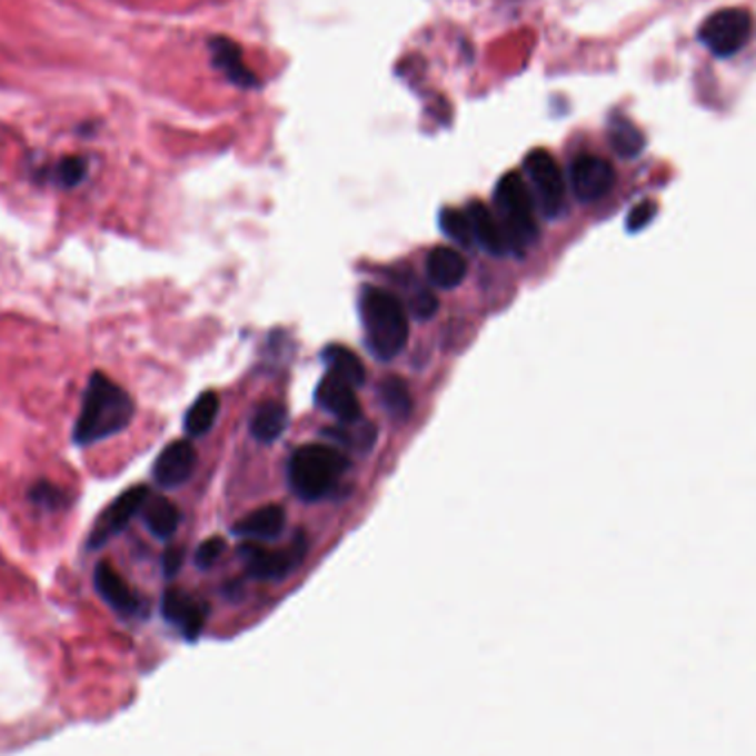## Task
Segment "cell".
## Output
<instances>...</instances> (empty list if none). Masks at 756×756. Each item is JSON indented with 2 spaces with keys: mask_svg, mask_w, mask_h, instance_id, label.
<instances>
[{
  "mask_svg": "<svg viewBox=\"0 0 756 756\" xmlns=\"http://www.w3.org/2000/svg\"><path fill=\"white\" fill-rule=\"evenodd\" d=\"M136 416L131 394L116 380L93 372L87 382L78 418L73 422L71 442L76 447H91L122 434Z\"/></svg>",
  "mask_w": 756,
  "mask_h": 756,
  "instance_id": "cell-1",
  "label": "cell"
},
{
  "mask_svg": "<svg viewBox=\"0 0 756 756\" xmlns=\"http://www.w3.org/2000/svg\"><path fill=\"white\" fill-rule=\"evenodd\" d=\"M361 319L368 350L378 361L398 357L409 339V321L400 301L378 288H366L361 295Z\"/></svg>",
  "mask_w": 756,
  "mask_h": 756,
  "instance_id": "cell-2",
  "label": "cell"
},
{
  "mask_svg": "<svg viewBox=\"0 0 756 756\" xmlns=\"http://www.w3.org/2000/svg\"><path fill=\"white\" fill-rule=\"evenodd\" d=\"M348 467L350 460L337 447L306 445L290 458L288 480L301 500L317 503L337 487Z\"/></svg>",
  "mask_w": 756,
  "mask_h": 756,
  "instance_id": "cell-3",
  "label": "cell"
},
{
  "mask_svg": "<svg viewBox=\"0 0 756 756\" xmlns=\"http://www.w3.org/2000/svg\"><path fill=\"white\" fill-rule=\"evenodd\" d=\"M496 215L507 232L511 252H525L529 243L538 237V221H536V206L534 195L523 180L520 173H507L498 182L496 192Z\"/></svg>",
  "mask_w": 756,
  "mask_h": 756,
  "instance_id": "cell-4",
  "label": "cell"
},
{
  "mask_svg": "<svg viewBox=\"0 0 756 756\" xmlns=\"http://www.w3.org/2000/svg\"><path fill=\"white\" fill-rule=\"evenodd\" d=\"M755 36V18L748 9L726 7L713 11L697 29L699 42L717 58H733Z\"/></svg>",
  "mask_w": 756,
  "mask_h": 756,
  "instance_id": "cell-5",
  "label": "cell"
},
{
  "mask_svg": "<svg viewBox=\"0 0 756 756\" xmlns=\"http://www.w3.org/2000/svg\"><path fill=\"white\" fill-rule=\"evenodd\" d=\"M525 171L529 176V182L534 187L543 212L551 219L560 217L567 203V182L556 158L545 149H536L527 156Z\"/></svg>",
  "mask_w": 756,
  "mask_h": 756,
  "instance_id": "cell-6",
  "label": "cell"
},
{
  "mask_svg": "<svg viewBox=\"0 0 756 756\" xmlns=\"http://www.w3.org/2000/svg\"><path fill=\"white\" fill-rule=\"evenodd\" d=\"M149 498H151V491L145 485L131 487L122 496H118L93 523L89 538H87V547L91 551H98L105 545H109L116 536H120L131 525V520L142 511Z\"/></svg>",
  "mask_w": 756,
  "mask_h": 756,
  "instance_id": "cell-7",
  "label": "cell"
},
{
  "mask_svg": "<svg viewBox=\"0 0 756 756\" xmlns=\"http://www.w3.org/2000/svg\"><path fill=\"white\" fill-rule=\"evenodd\" d=\"M239 554H241L246 567L250 570V575H255L259 579H279V577L288 575L292 568L304 560L306 538H304V534H297L292 545H288L284 549H266L259 543L248 540L246 545H241Z\"/></svg>",
  "mask_w": 756,
  "mask_h": 756,
  "instance_id": "cell-8",
  "label": "cell"
},
{
  "mask_svg": "<svg viewBox=\"0 0 756 756\" xmlns=\"http://www.w3.org/2000/svg\"><path fill=\"white\" fill-rule=\"evenodd\" d=\"M570 187L579 201H599L604 199L617 182L615 169L608 160L597 156H579L573 160L570 171Z\"/></svg>",
  "mask_w": 756,
  "mask_h": 756,
  "instance_id": "cell-9",
  "label": "cell"
},
{
  "mask_svg": "<svg viewBox=\"0 0 756 756\" xmlns=\"http://www.w3.org/2000/svg\"><path fill=\"white\" fill-rule=\"evenodd\" d=\"M197 467V451L189 440H176L162 449L153 465V478L162 489H176L189 483Z\"/></svg>",
  "mask_w": 756,
  "mask_h": 756,
  "instance_id": "cell-10",
  "label": "cell"
},
{
  "mask_svg": "<svg viewBox=\"0 0 756 756\" xmlns=\"http://www.w3.org/2000/svg\"><path fill=\"white\" fill-rule=\"evenodd\" d=\"M317 405L328 414L339 418L344 425H355L361 420V402L355 394V385L335 375H326L317 387Z\"/></svg>",
  "mask_w": 756,
  "mask_h": 756,
  "instance_id": "cell-11",
  "label": "cell"
},
{
  "mask_svg": "<svg viewBox=\"0 0 756 756\" xmlns=\"http://www.w3.org/2000/svg\"><path fill=\"white\" fill-rule=\"evenodd\" d=\"M208 47H210V58H212L215 69L221 71L226 76V80H230L239 89H257L259 87V80L246 67L241 47L237 42H232L230 38L217 36V38L210 40Z\"/></svg>",
  "mask_w": 756,
  "mask_h": 756,
  "instance_id": "cell-12",
  "label": "cell"
},
{
  "mask_svg": "<svg viewBox=\"0 0 756 756\" xmlns=\"http://www.w3.org/2000/svg\"><path fill=\"white\" fill-rule=\"evenodd\" d=\"M93 586L98 595L120 615L140 613V597L127 584V579L111 567L109 563H100L93 573Z\"/></svg>",
  "mask_w": 756,
  "mask_h": 756,
  "instance_id": "cell-13",
  "label": "cell"
},
{
  "mask_svg": "<svg viewBox=\"0 0 756 756\" xmlns=\"http://www.w3.org/2000/svg\"><path fill=\"white\" fill-rule=\"evenodd\" d=\"M467 217L474 230V241H478L487 252H491L494 257H503L507 252H511L507 232L498 219V215L480 203V201H471L467 208Z\"/></svg>",
  "mask_w": 756,
  "mask_h": 756,
  "instance_id": "cell-14",
  "label": "cell"
},
{
  "mask_svg": "<svg viewBox=\"0 0 756 756\" xmlns=\"http://www.w3.org/2000/svg\"><path fill=\"white\" fill-rule=\"evenodd\" d=\"M425 268H427V277H429L431 286H436L440 290L458 288L467 277L465 257L449 246H436L427 255Z\"/></svg>",
  "mask_w": 756,
  "mask_h": 756,
  "instance_id": "cell-15",
  "label": "cell"
},
{
  "mask_svg": "<svg viewBox=\"0 0 756 756\" xmlns=\"http://www.w3.org/2000/svg\"><path fill=\"white\" fill-rule=\"evenodd\" d=\"M284 529H286V511L284 507H277V505L261 507L235 525V534L252 543L277 540L284 534Z\"/></svg>",
  "mask_w": 756,
  "mask_h": 756,
  "instance_id": "cell-16",
  "label": "cell"
},
{
  "mask_svg": "<svg viewBox=\"0 0 756 756\" xmlns=\"http://www.w3.org/2000/svg\"><path fill=\"white\" fill-rule=\"evenodd\" d=\"M162 613L169 621L178 624L187 635H197L203 624V606L182 590H167L162 599Z\"/></svg>",
  "mask_w": 756,
  "mask_h": 756,
  "instance_id": "cell-17",
  "label": "cell"
},
{
  "mask_svg": "<svg viewBox=\"0 0 756 756\" xmlns=\"http://www.w3.org/2000/svg\"><path fill=\"white\" fill-rule=\"evenodd\" d=\"M142 518L147 529L158 538V540H169L176 536L182 523L180 509L167 500V498H149L147 505L142 507Z\"/></svg>",
  "mask_w": 756,
  "mask_h": 756,
  "instance_id": "cell-18",
  "label": "cell"
},
{
  "mask_svg": "<svg viewBox=\"0 0 756 756\" xmlns=\"http://www.w3.org/2000/svg\"><path fill=\"white\" fill-rule=\"evenodd\" d=\"M288 427V409L279 400H268L259 405L250 420V434L259 442H275Z\"/></svg>",
  "mask_w": 756,
  "mask_h": 756,
  "instance_id": "cell-19",
  "label": "cell"
},
{
  "mask_svg": "<svg viewBox=\"0 0 756 756\" xmlns=\"http://www.w3.org/2000/svg\"><path fill=\"white\" fill-rule=\"evenodd\" d=\"M608 142L613 147V151L621 158H637L644 147H646V138L644 133L626 118H613L608 125Z\"/></svg>",
  "mask_w": 756,
  "mask_h": 756,
  "instance_id": "cell-20",
  "label": "cell"
},
{
  "mask_svg": "<svg viewBox=\"0 0 756 756\" xmlns=\"http://www.w3.org/2000/svg\"><path fill=\"white\" fill-rule=\"evenodd\" d=\"M324 361L330 368L328 375L344 378L355 387L366 382V366L361 364V359L352 350H348L344 346H328L326 352H324Z\"/></svg>",
  "mask_w": 756,
  "mask_h": 756,
  "instance_id": "cell-21",
  "label": "cell"
},
{
  "mask_svg": "<svg viewBox=\"0 0 756 756\" xmlns=\"http://www.w3.org/2000/svg\"><path fill=\"white\" fill-rule=\"evenodd\" d=\"M217 414H219V398L215 391H206L201 394L192 407L187 414V420H185V427H187V434L189 436H203L210 431V427L215 425L217 420Z\"/></svg>",
  "mask_w": 756,
  "mask_h": 756,
  "instance_id": "cell-22",
  "label": "cell"
},
{
  "mask_svg": "<svg viewBox=\"0 0 756 756\" xmlns=\"http://www.w3.org/2000/svg\"><path fill=\"white\" fill-rule=\"evenodd\" d=\"M380 400L394 418H407L414 409L411 391L402 378L389 377L380 382Z\"/></svg>",
  "mask_w": 756,
  "mask_h": 756,
  "instance_id": "cell-23",
  "label": "cell"
},
{
  "mask_svg": "<svg viewBox=\"0 0 756 756\" xmlns=\"http://www.w3.org/2000/svg\"><path fill=\"white\" fill-rule=\"evenodd\" d=\"M87 160L80 156H69L58 160L49 171H47V180L53 182L60 189H76L84 182L87 178Z\"/></svg>",
  "mask_w": 756,
  "mask_h": 756,
  "instance_id": "cell-24",
  "label": "cell"
},
{
  "mask_svg": "<svg viewBox=\"0 0 756 756\" xmlns=\"http://www.w3.org/2000/svg\"><path fill=\"white\" fill-rule=\"evenodd\" d=\"M27 498H29V503L33 507H40V509L51 511V514L62 511V509L69 507V494L62 487H58L53 483H47V480H40L36 485H31L29 491H27Z\"/></svg>",
  "mask_w": 756,
  "mask_h": 756,
  "instance_id": "cell-25",
  "label": "cell"
},
{
  "mask_svg": "<svg viewBox=\"0 0 756 756\" xmlns=\"http://www.w3.org/2000/svg\"><path fill=\"white\" fill-rule=\"evenodd\" d=\"M440 228L447 237H451L454 241L467 246V243H474V230H471V223H469V217L467 212L462 210H456V208H445L440 212Z\"/></svg>",
  "mask_w": 756,
  "mask_h": 756,
  "instance_id": "cell-26",
  "label": "cell"
},
{
  "mask_svg": "<svg viewBox=\"0 0 756 756\" xmlns=\"http://www.w3.org/2000/svg\"><path fill=\"white\" fill-rule=\"evenodd\" d=\"M409 310H411V315H414L416 319H420V321L431 319V317L436 315V310H438V299H436V295H434L431 290L422 288V290H418V292L411 297Z\"/></svg>",
  "mask_w": 756,
  "mask_h": 756,
  "instance_id": "cell-27",
  "label": "cell"
},
{
  "mask_svg": "<svg viewBox=\"0 0 756 756\" xmlns=\"http://www.w3.org/2000/svg\"><path fill=\"white\" fill-rule=\"evenodd\" d=\"M223 549H226V543H223L221 538H210V540H206V543L197 549V554H195V565L199 568L212 567V565L221 558Z\"/></svg>",
  "mask_w": 756,
  "mask_h": 756,
  "instance_id": "cell-28",
  "label": "cell"
},
{
  "mask_svg": "<svg viewBox=\"0 0 756 756\" xmlns=\"http://www.w3.org/2000/svg\"><path fill=\"white\" fill-rule=\"evenodd\" d=\"M185 565V549L182 547H171L167 549L165 558H162V568L169 577H173L180 568Z\"/></svg>",
  "mask_w": 756,
  "mask_h": 756,
  "instance_id": "cell-29",
  "label": "cell"
},
{
  "mask_svg": "<svg viewBox=\"0 0 756 756\" xmlns=\"http://www.w3.org/2000/svg\"><path fill=\"white\" fill-rule=\"evenodd\" d=\"M653 212H655L653 203H641V206H637V208L630 212V217H628V228H630V230L641 228V226L653 217Z\"/></svg>",
  "mask_w": 756,
  "mask_h": 756,
  "instance_id": "cell-30",
  "label": "cell"
}]
</instances>
